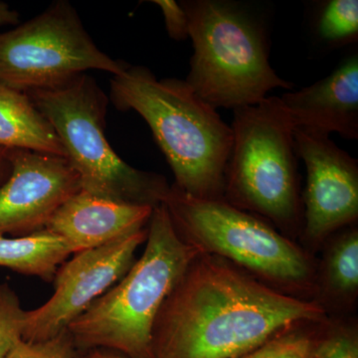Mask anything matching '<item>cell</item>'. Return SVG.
<instances>
[{"instance_id": "obj_2", "label": "cell", "mask_w": 358, "mask_h": 358, "mask_svg": "<svg viewBox=\"0 0 358 358\" xmlns=\"http://www.w3.org/2000/svg\"><path fill=\"white\" fill-rule=\"evenodd\" d=\"M110 99L148 122L176 188L197 199L224 200L232 129L186 81L159 80L148 68L127 65L110 80Z\"/></svg>"}, {"instance_id": "obj_14", "label": "cell", "mask_w": 358, "mask_h": 358, "mask_svg": "<svg viewBox=\"0 0 358 358\" xmlns=\"http://www.w3.org/2000/svg\"><path fill=\"white\" fill-rule=\"evenodd\" d=\"M0 148L26 150L66 157L50 122L30 96L0 84Z\"/></svg>"}, {"instance_id": "obj_12", "label": "cell", "mask_w": 358, "mask_h": 358, "mask_svg": "<svg viewBox=\"0 0 358 358\" xmlns=\"http://www.w3.org/2000/svg\"><path fill=\"white\" fill-rule=\"evenodd\" d=\"M154 209L80 190L55 212L44 230L61 238L76 254L145 229Z\"/></svg>"}, {"instance_id": "obj_11", "label": "cell", "mask_w": 358, "mask_h": 358, "mask_svg": "<svg viewBox=\"0 0 358 358\" xmlns=\"http://www.w3.org/2000/svg\"><path fill=\"white\" fill-rule=\"evenodd\" d=\"M10 174L0 185V235L27 236L44 230L55 212L81 190L66 157L8 150Z\"/></svg>"}, {"instance_id": "obj_15", "label": "cell", "mask_w": 358, "mask_h": 358, "mask_svg": "<svg viewBox=\"0 0 358 358\" xmlns=\"http://www.w3.org/2000/svg\"><path fill=\"white\" fill-rule=\"evenodd\" d=\"M70 255L68 245L46 230L21 237L0 235V267L45 282H53L58 268Z\"/></svg>"}, {"instance_id": "obj_25", "label": "cell", "mask_w": 358, "mask_h": 358, "mask_svg": "<svg viewBox=\"0 0 358 358\" xmlns=\"http://www.w3.org/2000/svg\"><path fill=\"white\" fill-rule=\"evenodd\" d=\"M7 150H8L0 148V181L3 178L6 171H10V164L7 159Z\"/></svg>"}, {"instance_id": "obj_10", "label": "cell", "mask_w": 358, "mask_h": 358, "mask_svg": "<svg viewBox=\"0 0 358 358\" xmlns=\"http://www.w3.org/2000/svg\"><path fill=\"white\" fill-rule=\"evenodd\" d=\"M294 147L307 169L303 237L315 247L357 220V160L317 129H294Z\"/></svg>"}, {"instance_id": "obj_16", "label": "cell", "mask_w": 358, "mask_h": 358, "mask_svg": "<svg viewBox=\"0 0 358 358\" xmlns=\"http://www.w3.org/2000/svg\"><path fill=\"white\" fill-rule=\"evenodd\" d=\"M329 326L326 322H300L239 358H320Z\"/></svg>"}, {"instance_id": "obj_8", "label": "cell", "mask_w": 358, "mask_h": 358, "mask_svg": "<svg viewBox=\"0 0 358 358\" xmlns=\"http://www.w3.org/2000/svg\"><path fill=\"white\" fill-rule=\"evenodd\" d=\"M126 66L98 48L67 1L0 33V84L23 93L59 88L89 70L117 76Z\"/></svg>"}, {"instance_id": "obj_13", "label": "cell", "mask_w": 358, "mask_h": 358, "mask_svg": "<svg viewBox=\"0 0 358 358\" xmlns=\"http://www.w3.org/2000/svg\"><path fill=\"white\" fill-rule=\"evenodd\" d=\"M296 128L358 138V57L345 61L329 76L281 96Z\"/></svg>"}, {"instance_id": "obj_17", "label": "cell", "mask_w": 358, "mask_h": 358, "mask_svg": "<svg viewBox=\"0 0 358 358\" xmlns=\"http://www.w3.org/2000/svg\"><path fill=\"white\" fill-rule=\"evenodd\" d=\"M324 280L336 296L353 298L358 289V233L352 229L334 242L327 253Z\"/></svg>"}, {"instance_id": "obj_21", "label": "cell", "mask_w": 358, "mask_h": 358, "mask_svg": "<svg viewBox=\"0 0 358 358\" xmlns=\"http://www.w3.org/2000/svg\"><path fill=\"white\" fill-rule=\"evenodd\" d=\"M320 358H358L357 329L345 326L329 327L320 348Z\"/></svg>"}, {"instance_id": "obj_1", "label": "cell", "mask_w": 358, "mask_h": 358, "mask_svg": "<svg viewBox=\"0 0 358 358\" xmlns=\"http://www.w3.org/2000/svg\"><path fill=\"white\" fill-rule=\"evenodd\" d=\"M324 308L259 281L219 257L193 259L157 313L154 358H239Z\"/></svg>"}, {"instance_id": "obj_4", "label": "cell", "mask_w": 358, "mask_h": 358, "mask_svg": "<svg viewBox=\"0 0 358 358\" xmlns=\"http://www.w3.org/2000/svg\"><path fill=\"white\" fill-rule=\"evenodd\" d=\"M193 43L186 83L212 107L258 105L273 89L294 85L270 65L262 27L234 4L218 0L181 2Z\"/></svg>"}, {"instance_id": "obj_7", "label": "cell", "mask_w": 358, "mask_h": 358, "mask_svg": "<svg viewBox=\"0 0 358 358\" xmlns=\"http://www.w3.org/2000/svg\"><path fill=\"white\" fill-rule=\"evenodd\" d=\"M181 240L229 261L249 274L289 291L315 286V268L305 251L265 221L225 200L193 197L171 185L162 200Z\"/></svg>"}, {"instance_id": "obj_19", "label": "cell", "mask_w": 358, "mask_h": 358, "mask_svg": "<svg viewBox=\"0 0 358 358\" xmlns=\"http://www.w3.org/2000/svg\"><path fill=\"white\" fill-rule=\"evenodd\" d=\"M26 310L8 284L0 285V358L22 338Z\"/></svg>"}, {"instance_id": "obj_18", "label": "cell", "mask_w": 358, "mask_h": 358, "mask_svg": "<svg viewBox=\"0 0 358 358\" xmlns=\"http://www.w3.org/2000/svg\"><path fill=\"white\" fill-rule=\"evenodd\" d=\"M319 32L329 42L357 38V0H331L324 7L319 21Z\"/></svg>"}, {"instance_id": "obj_6", "label": "cell", "mask_w": 358, "mask_h": 358, "mask_svg": "<svg viewBox=\"0 0 358 358\" xmlns=\"http://www.w3.org/2000/svg\"><path fill=\"white\" fill-rule=\"evenodd\" d=\"M233 112L224 200L294 232L301 212L294 120L281 98L274 96Z\"/></svg>"}, {"instance_id": "obj_23", "label": "cell", "mask_w": 358, "mask_h": 358, "mask_svg": "<svg viewBox=\"0 0 358 358\" xmlns=\"http://www.w3.org/2000/svg\"><path fill=\"white\" fill-rule=\"evenodd\" d=\"M20 22V13L8 4L0 1V25H15Z\"/></svg>"}, {"instance_id": "obj_3", "label": "cell", "mask_w": 358, "mask_h": 358, "mask_svg": "<svg viewBox=\"0 0 358 358\" xmlns=\"http://www.w3.org/2000/svg\"><path fill=\"white\" fill-rule=\"evenodd\" d=\"M145 243L122 280L68 327L79 355L108 350L128 358H154L157 313L199 252L178 236L162 203L152 211Z\"/></svg>"}, {"instance_id": "obj_20", "label": "cell", "mask_w": 358, "mask_h": 358, "mask_svg": "<svg viewBox=\"0 0 358 358\" xmlns=\"http://www.w3.org/2000/svg\"><path fill=\"white\" fill-rule=\"evenodd\" d=\"M78 352L69 331L41 341L20 339L6 358H78Z\"/></svg>"}, {"instance_id": "obj_9", "label": "cell", "mask_w": 358, "mask_h": 358, "mask_svg": "<svg viewBox=\"0 0 358 358\" xmlns=\"http://www.w3.org/2000/svg\"><path fill=\"white\" fill-rule=\"evenodd\" d=\"M148 238V228L98 247L74 254L56 272L54 293L41 307L26 310L22 339L41 341L67 331L70 324L136 262L134 254Z\"/></svg>"}, {"instance_id": "obj_24", "label": "cell", "mask_w": 358, "mask_h": 358, "mask_svg": "<svg viewBox=\"0 0 358 358\" xmlns=\"http://www.w3.org/2000/svg\"><path fill=\"white\" fill-rule=\"evenodd\" d=\"M78 358H128L120 353L108 350H92L82 353Z\"/></svg>"}, {"instance_id": "obj_5", "label": "cell", "mask_w": 358, "mask_h": 358, "mask_svg": "<svg viewBox=\"0 0 358 358\" xmlns=\"http://www.w3.org/2000/svg\"><path fill=\"white\" fill-rule=\"evenodd\" d=\"M27 95L57 134L81 190L122 203L152 208L162 203L171 187L166 178L134 169L110 147L105 133L108 99L93 78L86 73Z\"/></svg>"}, {"instance_id": "obj_22", "label": "cell", "mask_w": 358, "mask_h": 358, "mask_svg": "<svg viewBox=\"0 0 358 358\" xmlns=\"http://www.w3.org/2000/svg\"><path fill=\"white\" fill-rule=\"evenodd\" d=\"M164 14V23L169 37L174 40H185L189 37V23L187 14L181 4L174 0H155Z\"/></svg>"}]
</instances>
